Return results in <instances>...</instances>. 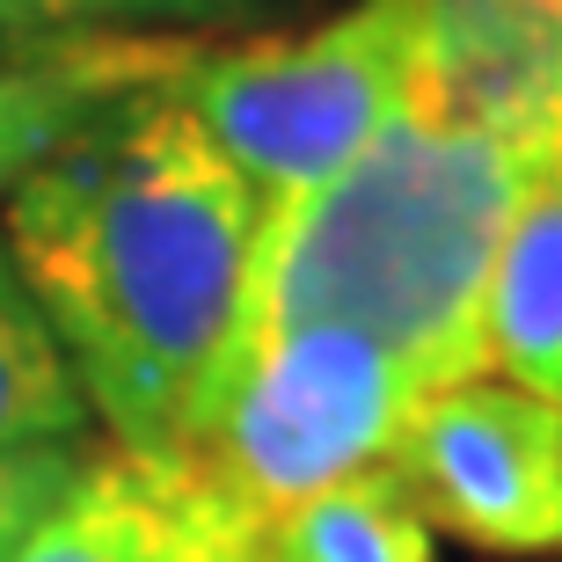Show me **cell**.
<instances>
[{
  "instance_id": "1",
  "label": "cell",
  "mask_w": 562,
  "mask_h": 562,
  "mask_svg": "<svg viewBox=\"0 0 562 562\" xmlns=\"http://www.w3.org/2000/svg\"><path fill=\"white\" fill-rule=\"evenodd\" d=\"M271 212L168 81L37 161L0 241L44 307L110 453L183 468L256 329Z\"/></svg>"
},
{
  "instance_id": "2",
  "label": "cell",
  "mask_w": 562,
  "mask_h": 562,
  "mask_svg": "<svg viewBox=\"0 0 562 562\" xmlns=\"http://www.w3.org/2000/svg\"><path fill=\"white\" fill-rule=\"evenodd\" d=\"M533 168L526 146L409 95L336 183L271 220L256 329L344 322L417 387L482 373V292Z\"/></svg>"
},
{
  "instance_id": "3",
  "label": "cell",
  "mask_w": 562,
  "mask_h": 562,
  "mask_svg": "<svg viewBox=\"0 0 562 562\" xmlns=\"http://www.w3.org/2000/svg\"><path fill=\"white\" fill-rule=\"evenodd\" d=\"M168 95L278 220L409 110L417 44L402 0H351L307 30L198 37L168 74Z\"/></svg>"
},
{
  "instance_id": "4",
  "label": "cell",
  "mask_w": 562,
  "mask_h": 562,
  "mask_svg": "<svg viewBox=\"0 0 562 562\" xmlns=\"http://www.w3.org/2000/svg\"><path fill=\"white\" fill-rule=\"evenodd\" d=\"M417 395V380L344 322L256 329L183 468L263 526L314 490L387 468Z\"/></svg>"
},
{
  "instance_id": "5",
  "label": "cell",
  "mask_w": 562,
  "mask_h": 562,
  "mask_svg": "<svg viewBox=\"0 0 562 562\" xmlns=\"http://www.w3.org/2000/svg\"><path fill=\"white\" fill-rule=\"evenodd\" d=\"M387 468L431 533L512 562H562V402L482 366L424 387Z\"/></svg>"
},
{
  "instance_id": "6",
  "label": "cell",
  "mask_w": 562,
  "mask_h": 562,
  "mask_svg": "<svg viewBox=\"0 0 562 562\" xmlns=\"http://www.w3.org/2000/svg\"><path fill=\"white\" fill-rule=\"evenodd\" d=\"M417 103L548 161L562 139V0H402Z\"/></svg>"
},
{
  "instance_id": "7",
  "label": "cell",
  "mask_w": 562,
  "mask_h": 562,
  "mask_svg": "<svg viewBox=\"0 0 562 562\" xmlns=\"http://www.w3.org/2000/svg\"><path fill=\"white\" fill-rule=\"evenodd\" d=\"M190 44L198 37H95L0 59V205L81 125H95L103 110H117L139 88L168 81Z\"/></svg>"
},
{
  "instance_id": "8",
  "label": "cell",
  "mask_w": 562,
  "mask_h": 562,
  "mask_svg": "<svg viewBox=\"0 0 562 562\" xmlns=\"http://www.w3.org/2000/svg\"><path fill=\"white\" fill-rule=\"evenodd\" d=\"M482 366L562 402V139L512 205L482 292Z\"/></svg>"
},
{
  "instance_id": "9",
  "label": "cell",
  "mask_w": 562,
  "mask_h": 562,
  "mask_svg": "<svg viewBox=\"0 0 562 562\" xmlns=\"http://www.w3.org/2000/svg\"><path fill=\"white\" fill-rule=\"evenodd\" d=\"M249 562H438V541L395 468H373L271 512L256 526Z\"/></svg>"
},
{
  "instance_id": "10",
  "label": "cell",
  "mask_w": 562,
  "mask_h": 562,
  "mask_svg": "<svg viewBox=\"0 0 562 562\" xmlns=\"http://www.w3.org/2000/svg\"><path fill=\"white\" fill-rule=\"evenodd\" d=\"M88 438H95V417H88L81 380L0 241V460L59 453V446H88Z\"/></svg>"
},
{
  "instance_id": "11",
  "label": "cell",
  "mask_w": 562,
  "mask_h": 562,
  "mask_svg": "<svg viewBox=\"0 0 562 562\" xmlns=\"http://www.w3.org/2000/svg\"><path fill=\"white\" fill-rule=\"evenodd\" d=\"M285 0H0V59L95 37H249Z\"/></svg>"
},
{
  "instance_id": "12",
  "label": "cell",
  "mask_w": 562,
  "mask_h": 562,
  "mask_svg": "<svg viewBox=\"0 0 562 562\" xmlns=\"http://www.w3.org/2000/svg\"><path fill=\"white\" fill-rule=\"evenodd\" d=\"M95 446H59V453H15L0 460V562H22V548L37 541L52 512L74 497V482L88 475Z\"/></svg>"
}]
</instances>
